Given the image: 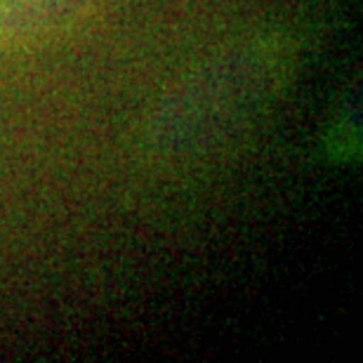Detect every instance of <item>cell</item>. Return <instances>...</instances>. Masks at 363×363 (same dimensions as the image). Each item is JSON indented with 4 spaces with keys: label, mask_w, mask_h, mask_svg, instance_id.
<instances>
[{
    "label": "cell",
    "mask_w": 363,
    "mask_h": 363,
    "mask_svg": "<svg viewBox=\"0 0 363 363\" xmlns=\"http://www.w3.org/2000/svg\"><path fill=\"white\" fill-rule=\"evenodd\" d=\"M293 67L295 50L279 35L241 43L213 57L151 111L144 147L161 158H184L215 147L279 97Z\"/></svg>",
    "instance_id": "6da1fadb"
},
{
    "label": "cell",
    "mask_w": 363,
    "mask_h": 363,
    "mask_svg": "<svg viewBox=\"0 0 363 363\" xmlns=\"http://www.w3.org/2000/svg\"><path fill=\"white\" fill-rule=\"evenodd\" d=\"M101 0H0V48L21 50L67 31Z\"/></svg>",
    "instance_id": "7a4b0ae2"
}]
</instances>
